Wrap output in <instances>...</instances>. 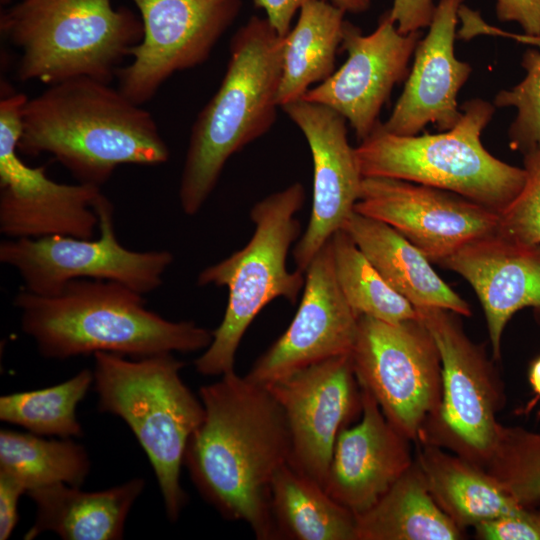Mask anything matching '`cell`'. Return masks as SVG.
Returning a JSON list of instances; mask_svg holds the SVG:
<instances>
[{
  "label": "cell",
  "instance_id": "cell-1",
  "mask_svg": "<svg viewBox=\"0 0 540 540\" xmlns=\"http://www.w3.org/2000/svg\"><path fill=\"white\" fill-rule=\"evenodd\" d=\"M199 395L204 418L184 457L192 482L224 518L246 523L259 540L277 539L271 482L290 455L281 406L266 386L234 370Z\"/></svg>",
  "mask_w": 540,
  "mask_h": 540
},
{
  "label": "cell",
  "instance_id": "cell-2",
  "mask_svg": "<svg viewBox=\"0 0 540 540\" xmlns=\"http://www.w3.org/2000/svg\"><path fill=\"white\" fill-rule=\"evenodd\" d=\"M91 77L49 85L22 108L18 151L52 155L80 183L101 187L123 164L157 165L169 149L151 113Z\"/></svg>",
  "mask_w": 540,
  "mask_h": 540
},
{
  "label": "cell",
  "instance_id": "cell-3",
  "mask_svg": "<svg viewBox=\"0 0 540 540\" xmlns=\"http://www.w3.org/2000/svg\"><path fill=\"white\" fill-rule=\"evenodd\" d=\"M13 302L23 332L46 358L189 353L206 349L213 338L194 322L170 321L147 309L142 294L113 281L76 279L54 295L22 288Z\"/></svg>",
  "mask_w": 540,
  "mask_h": 540
},
{
  "label": "cell",
  "instance_id": "cell-4",
  "mask_svg": "<svg viewBox=\"0 0 540 540\" xmlns=\"http://www.w3.org/2000/svg\"><path fill=\"white\" fill-rule=\"evenodd\" d=\"M282 49L266 18L250 17L233 35L221 84L191 129L179 184L186 215L200 211L229 158L276 121Z\"/></svg>",
  "mask_w": 540,
  "mask_h": 540
},
{
  "label": "cell",
  "instance_id": "cell-5",
  "mask_svg": "<svg viewBox=\"0 0 540 540\" xmlns=\"http://www.w3.org/2000/svg\"><path fill=\"white\" fill-rule=\"evenodd\" d=\"M0 31L21 53V81L52 85L86 76L110 83L142 40L143 24L112 0H21L1 12Z\"/></svg>",
  "mask_w": 540,
  "mask_h": 540
},
{
  "label": "cell",
  "instance_id": "cell-6",
  "mask_svg": "<svg viewBox=\"0 0 540 540\" xmlns=\"http://www.w3.org/2000/svg\"><path fill=\"white\" fill-rule=\"evenodd\" d=\"M98 408L131 429L154 470L165 512L178 520L188 497L180 482L186 447L204 418V407L183 382L184 363L172 353L127 360L94 354Z\"/></svg>",
  "mask_w": 540,
  "mask_h": 540
},
{
  "label": "cell",
  "instance_id": "cell-7",
  "mask_svg": "<svg viewBox=\"0 0 540 540\" xmlns=\"http://www.w3.org/2000/svg\"><path fill=\"white\" fill-rule=\"evenodd\" d=\"M496 107L480 98L462 106V116L449 130L436 134L397 135L381 122L354 148L363 177H388L450 191L498 215L525 183L523 167L492 155L481 135Z\"/></svg>",
  "mask_w": 540,
  "mask_h": 540
},
{
  "label": "cell",
  "instance_id": "cell-8",
  "mask_svg": "<svg viewBox=\"0 0 540 540\" xmlns=\"http://www.w3.org/2000/svg\"><path fill=\"white\" fill-rule=\"evenodd\" d=\"M304 202L299 182L258 201L250 211L255 229L249 242L199 273L198 286L227 287L228 302L210 345L194 362L198 373L222 376L233 371L240 342L257 314L279 297L297 301L305 272L290 271L287 256L300 235L296 213Z\"/></svg>",
  "mask_w": 540,
  "mask_h": 540
},
{
  "label": "cell",
  "instance_id": "cell-9",
  "mask_svg": "<svg viewBox=\"0 0 540 540\" xmlns=\"http://www.w3.org/2000/svg\"><path fill=\"white\" fill-rule=\"evenodd\" d=\"M416 310L441 361L440 403L417 443L447 449L484 468L497 441L496 414L505 401L502 384L483 348L465 333L460 315L435 307Z\"/></svg>",
  "mask_w": 540,
  "mask_h": 540
},
{
  "label": "cell",
  "instance_id": "cell-10",
  "mask_svg": "<svg viewBox=\"0 0 540 540\" xmlns=\"http://www.w3.org/2000/svg\"><path fill=\"white\" fill-rule=\"evenodd\" d=\"M350 356L360 387L400 433L417 442L441 399L439 352L419 315L398 324L360 316Z\"/></svg>",
  "mask_w": 540,
  "mask_h": 540
},
{
  "label": "cell",
  "instance_id": "cell-11",
  "mask_svg": "<svg viewBox=\"0 0 540 540\" xmlns=\"http://www.w3.org/2000/svg\"><path fill=\"white\" fill-rule=\"evenodd\" d=\"M94 208L98 238H6L0 243V262L14 268L23 288L38 295H54L76 279L118 282L142 295L159 288L173 254L127 249L116 236L109 199L102 194Z\"/></svg>",
  "mask_w": 540,
  "mask_h": 540
},
{
  "label": "cell",
  "instance_id": "cell-12",
  "mask_svg": "<svg viewBox=\"0 0 540 540\" xmlns=\"http://www.w3.org/2000/svg\"><path fill=\"white\" fill-rule=\"evenodd\" d=\"M23 93L0 101V232L11 239L73 236L93 238L101 187L50 179L46 166L31 167L19 155Z\"/></svg>",
  "mask_w": 540,
  "mask_h": 540
},
{
  "label": "cell",
  "instance_id": "cell-13",
  "mask_svg": "<svg viewBox=\"0 0 540 540\" xmlns=\"http://www.w3.org/2000/svg\"><path fill=\"white\" fill-rule=\"evenodd\" d=\"M143 37L116 73L118 89L143 105L175 73L203 64L239 14L242 0H131Z\"/></svg>",
  "mask_w": 540,
  "mask_h": 540
},
{
  "label": "cell",
  "instance_id": "cell-14",
  "mask_svg": "<svg viewBox=\"0 0 540 540\" xmlns=\"http://www.w3.org/2000/svg\"><path fill=\"white\" fill-rule=\"evenodd\" d=\"M265 386L287 420L288 463L323 486L339 433L362 412V391L350 354L306 366Z\"/></svg>",
  "mask_w": 540,
  "mask_h": 540
},
{
  "label": "cell",
  "instance_id": "cell-15",
  "mask_svg": "<svg viewBox=\"0 0 540 540\" xmlns=\"http://www.w3.org/2000/svg\"><path fill=\"white\" fill-rule=\"evenodd\" d=\"M354 211L382 221L432 263L497 231L498 213L456 193L406 180L363 177Z\"/></svg>",
  "mask_w": 540,
  "mask_h": 540
},
{
  "label": "cell",
  "instance_id": "cell-16",
  "mask_svg": "<svg viewBox=\"0 0 540 540\" xmlns=\"http://www.w3.org/2000/svg\"><path fill=\"white\" fill-rule=\"evenodd\" d=\"M420 31L401 33L388 12L368 35L345 21L341 46L345 63L301 99L327 106L353 128L359 142L380 123L379 115L394 86L409 73Z\"/></svg>",
  "mask_w": 540,
  "mask_h": 540
},
{
  "label": "cell",
  "instance_id": "cell-17",
  "mask_svg": "<svg viewBox=\"0 0 540 540\" xmlns=\"http://www.w3.org/2000/svg\"><path fill=\"white\" fill-rule=\"evenodd\" d=\"M359 317L338 285L329 239L305 271L304 291L293 320L246 378L265 386L306 366L350 354Z\"/></svg>",
  "mask_w": 540,
  "mask_h": 540
},
{
  "label": "cell",
  "instance_id": "cell-18",
  "mask_svg": "<svg viewBox=\"0 0 540 540\" xmlns=\"http://www.w3.org/2000/svg\"><path fill=\"white\" fill-rule=\"evenodd\" d=\"M281 108L305 136L313 160L311 215L293 250L297 269L305 272L316 253L354 211L363 176L343 116L304 99Z\"/></svg>",
  "mask_w": 540,
  "mask_h": 540
},
{
  "label": "cell",
  "instance_id": "cell-19",
  "mask_svg": "<svg viewBox=\"0 0 540 540\" xmlns=\"http://www.w3.org/2000/svg\"><path fill=\"white\" fill-rule=\"evenodd\" d=\"M464 0H438L429 30L419 40L403 91L383 129L417 135L428 124L439 131L454 127L462 116L457 102L472 67L455 55L458 11Z\"/></svg>",
  "mask_w": 540,
  "mask_h": 540
},
{
  "label": "cell",
  "instance_id": "cell-20",
  "mask_svg": "<svg viewBox=\"0 0 540 540\" xmlns=\"http://www.w3.org/2000/svg\"><path fill=\"white\" fill-rule=\"evenodd\" d=\"M361 391L360 420L339 433L323 485L355 515L371 508L415 460L411 441L388 421L372 395Z\"/></svg>",
  "mask_w": 540,
  "mask_h": 540
},
{
  "label": "cell",
  "instance_id": "cell-21",
  "mask_svg": "<svg viewBox=\"0 0 540 540\" xmlns=\"http://www.w3.org/2000/svg\"><path fill=\"white\" fill-rule=\"evenodd\" d=\"M441 265L460 275L476 293L494 360L500 359L503 332L516 312L532 308L540 322V247L495 233L465 245Z\"/></svg>",
  "mask_w": 540,
  "mask_h": 540
},
{
  "label": "cell",
  "instance_id": "cell-22",
  "mask_svg": "<svg viewBox=\"0 0 540 540\" xmlns=\"http://www.w3.org/2000/svg\"><path fill=\"white\" fill-rule=\"evenodd\" d=\"M343 229L385 281L415 308L435 307L470 316L469 303L433 269L431 261L388 224L353 211Z\"/></svg>",
  "mask_w": 540,
  "mask_h": 540
},
{
  "label": "cell",
  "instance_id": "cell-23",
  "mask_svg": "<svg viewBox=\"0 0 540 540\" xmlns=\"http://www.w3.org/2000/svg\"><path fill=\"white\" fill-rule=\"evenodd\" d=\"M144 484L134 478L96 492L64 483L31 489L26 494L35 503L36 518L24 539L47 531L65 540L122 539L127 515Z\"/></svg>",
  "mask_w": 540,
  "mask_h": 540
},
{
  "label": "cell",
  "instance_id": "cell-24",
  "mask_svg": "<svg viewBox=\"0 0 540 540\" xmlns=\"http://www.w3.org/2000/svg\"><path fill=\"white\" fill-rule=\"evenodd\" d=\"M415 461L434 500L461 529L524 507L484 468L443 448L418 443Z\"/></svg>",
  "mask_w": 540,
  "mask_h": 540
},
{
  "label": "cell",
  "instance_id": "cell-25",
  "mask_svg": "<svg viewBox=\"0 0 540 540\" xmlns=\"http://www.w3.org/2000/svg\"><path fill=\"white\" fill-rule=\"evenodd\" d=\"M357 540H459L460 527L432 497L414 460L368 510L356 515Z\"/></svg>",
  "mask_w": 540,
  "mask_h": 540
},
{
  "label": "cell",
  "instance_id": "cell-26",
  "mask_svg": "<svg viewBox=\"0 0 540 540\" xmlns=\"http://www.w3.org/2000/svg\"><path fill=\"white\" fill-rule=\"evenodd\" d=\"M344 14L326 0H310L301 7L295 26L283 37L280 107L301 99L311 85L334 73Z\"/></svg>",
  "mask_w": 540,
  "mask_h": 540
},
{
  "label": "cell",
  "instance_id": "cell-27",
  "mask_svg": "<svg viewBox=\"0 0 540 540\" xmlns=\"http://www.w3.org/2000/svg\"><path fill=\"white\" fill-rule=\"evenodd\" d=\"M270 510L277 539L357 540L356 515L288 462L273 476Z\"/></svg>",
  "mask_w": 540,
  "mask_h": 540
},
{
  "label": "cell",
  "instance_id": "cell-28",
  "mask_svg": "<svg viewBox=\"0 0 540 540\" xmlns=\"http://www.w3.org/2000/svg\"><path fill=\"white\" fill-rule=\"evenodd\" d=\"M90 471L86 449L72 438L47 439L31 432H0V472L27 491L58 483L80 487Z\"/></svg>",
  "mask_w": 540,
  "mask_h": 540
},
{
  "label": "cell",
  "instance_id": "cell-29",
  "mask_svg": "<svg viewBox=\"0 0 540 540\" xmlns=\"http://www.w3.org/2000/svg\"><path fill=\"white\" fill-rule=\"evenodd\" d=\"M462 26L461 39H471L479 34L501 35L520 43L535 46L528 49L521 61L524 78L510 89L499 91L493 101L496 108L513 107L516 116L509 130V146L525 154L540 147V36L514 34L488 25L480 14L464 4L458 11Z\"/></svg>",
  "mask_w": 540,
  "mask_h": 540
},
{
  "label": "cell",
  "instance_id": "cell-30",
  "mask_svg": "<svg viewBox=\"0 0 540 540\" xmlns=\"http://www.w3.org/2000/svg\"><path fill=\"white\" fill-rule=\"evenodd\" d=\"M330 241L338 285L358 316L390 324L418 318L416 308L385 281L343 229Z\"/></svg>",
  "mask_w": 540,
  "mask_h": 540
},
{
  "label": "cell",
  "instance_id": "cell-31",
  "mask_svg": "<svg viewBox=\"0 0 540 540\" xmlns=\"http://www.w3.org/2000/svg\"><path fill=\"white\" fill-rule=\"evenodd\" d=\"M93 382V371L83 369L51 387L3 395L0 419L40 436L80 437L83 430L76 410Z\"/></svg>",
  "mask_w": 540,
  "mask_h": 540
},
{
  "label": "cell",
  "instance_id": "cell-32",
  "mask_svg": "<svg viewBox=\"0 0 540 540\" xmlns=\"http://www.w3.org/2000/svg\"><path fill=\"white\" fill-rule=\"evenodd\" d=\"M484 469L520 505L533 508L540 503V432L500 424Z\"/></svg>",
  "mask_w": 540,
  "mask_h": 540
},
{
  "label": "cell",
  "instance_id": "cell-33",
  "mask_svg": "<svg viewBox=\"0 0 540 540\" xmlns=\"http://www.w3.org/2000/svg\"><path fill=\"white\" fill-rule=\"evenodd\" d=\"M525 183L499 214L496 234L528 246L540 247V147L523 154Z\"/></svg>",
  "mask_w": 540,
  "mask_h": 540
},
{
  "label": "cell",
  "instance_id": "cell-34",
  "mask_svg": "<svg viewBox=\"0 0 540 540\" xmlns=\"http://www.w3.org/2000/svg\"><path fill=\"white\" fill-rule=\"evenodd\" d=\"M482 540H540V511L522 507L515 513L473 527Z\"/></svg>",
  "mask_w": 540,
  "mask_h": 540
},
{
  "label": "cell",
  "instance_id": "cell-35",
  "mask_svg": "<svg viewBox=\"0 0 540 540\" xmlns=\"http://www.w3.org/2000/svg\"><path fill=\"white\" fill-rule=\"evenodd\" d=\"M435 7L434 0H394L388 14L398 30L408 34L429 27Z\"/></svg>",
  "mask_w": 540,
  "mask_h": 540
},
{
  "label": "cell",
  "instance_id": "cell-36",
  "mask_svg": "<svg viewBox=\"0 0 540 540\" xmlns=\"http://www.w3.org/2000/svg\"><path fill=\"white\" fill-rule=\"evenodd\" d=\"M496 16L501 22H515L524 34L540 36V0H496Z\"/></svg>",
  "mask_w": 540,
  "mask_h": 540
},
{
  "label": "cell",
  "instance_id": "cell-37",
  "mask_svg": "<svg viewBox=\"0 0 540 540\" xmlns=\"http://www.w3.org/2000/svg\"><path fill=\"white\" fill-rule=\"evenodd\" d=\"M25 487L12 476L0 472V539H8L19 519L18 502Z\"/></svg>",
  "mask_w": 540,
  "mask_h": 540
},
{
  "label": "cell",
  "instance_id": "cell-38",
  "mask_svg": "<svg viewBox=\"0 0 540 540\" xmlns=\"http://www.w3.org/2000/svg\"><path fill=\"white\" fill-rule=\"evenodd\" d=\"M308 1L310 0H253L256 7L265 11L266 19L282 38L291 30L296 12Z\"/></svg>",
  "mask_w": 540,
  "mask_h": 540
},
{
  "label": "cell",
  "instance_id": "cell-39",
  "mask_svg": "<svg viewBox=\"0 0 540 540\" xmlns=\"http://www.w3.org/2000/svg\"><path fill=\"white\" fill-rule=\"evenodd\" d=\"M528 379L535 397L526 407L529 411L540 400V356L532 361L529 367Z\"/></svg>",
  "mask_w": 540,
  "mask_h": 540
},
{
  "label": "cell",
  "instance_id": "cell-40",
  "mask_svg": "<svg viewBox=\"0 0 540 540\" xmlns=\"http://www.w3.org/2000/svg\"><path fill=\"white\" fill-rule=\"evenodd\" d=\"M342 11L349 13H363L367 11L371 5V0H326Z\"/></svg>",
  "mask_w": 540,
  "mask_h": 540
},
{
  "label": "cell",
  "instance_id": "cell-41",
  "mask_svg": "<svg viewBox=\"0 0 540 540\" xmlns=\"http://www.w3.org/2000/svg\"><path fill=\"white\" fill-rule=\"evenodd\" d=\"M11 0H0L1 5H8Z\"/></svg>",
  "mask_w": 540,
  "mask_h": 540
}]
</instances>
